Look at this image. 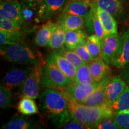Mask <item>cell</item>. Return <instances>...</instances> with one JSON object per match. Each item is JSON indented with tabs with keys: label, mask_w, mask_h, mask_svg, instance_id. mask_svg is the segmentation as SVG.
Instances as JSON below:
<instances>
[{
	"label": "cell",
	"mask_w": 129,
	"mask_h": 129,
	"mask_svg": "<svg viewBox=\"0 0 129 129\" xmlns=\"http://www.w3.org/2000/svg\"><path fill=\"white\" fill-rule=\"evenodd\" d=\"M47 58L56 64L68 78L74 81L77 68L73 64L56 51L50 53Z\"/></svg>",
	"instance_id": "obj_16"
},
{
	"label": "cell",
	"mask_w": 129,
	"mask_h": 129,
	"mask_svg": "<svg viewBox=\"0 0 129 129\" xmlns=\"http://www.w3.org/2000/svg\"><path fill=\"white\" fill-rule=\"evenodd\" d=\"M94 7L96 9V13L99 17V20L102 25L103 28H104L105 36L111 34H118L117 23L115 17L101 8L96 7V6H94Z\"/></svg>",
	"instance_id": "obj_18"
},
{
	"label": "cell",
	"mask_w": 129,
	"mask_h": 129,
	"mask_svg": "<svg viewBox=\"0 0 129 129\" xmlns=\"http://www.w3.org/2000/svg\"><path fill=\"white\" fill-rule=\"evenodd\" d=\"M68 101V109L72 120L83 124L87 128H94L102 119L115 115L112 109L106 105L90 106L77 101Z\"/></svg>",
	"instance_id": "obj_2"
},
{
	"label": "cell",
	"mask_w": 129,
	"mask_h": 129,
	"mask_svg": "<svg viewBox=\"0 0 129 129\" xmlns=\"http://www.w3.org/2000/svg\"><path fill=\"white\" fill-rule=\"evenodd\" d=\"M101 81L88 84H77L73 82L66 87L58 90H60L68 100L80 102L86 99L101 84Z\"/></svg>",
	"instance_id": "obj_8"
},
{
	"label": "cell",
	"mask_w": 129,
	"mask_h": 129,
	"mask_svg": "<svg viewBox=\"0 0 129 129\" xmlns=\"http://www.w3.org/2000/svg\"><path fill=\"white\" fill-rule=\"evenodd\" d=\"M114 118L120 128L129 129V111L128 110L116 113Z\"/></svg>",
	"instance_id": "obj_32"
},
{
	"label": "cell",
	"mask_w": 129,
	"mask_h": 129,
	"mask_svg": "<svg viewBox=\"0 0 129 129\" xmlns=\"http://www.w3.org/2000/svg\"><path fill=\"white\" fill-rule=\"evenodd\" d=\"M7 1H13V0H7Z\"/></svg>",
	"instance_id": "obj_40"
},
{
	"label": "cell",
	"mask_w": 129,
	"mask_h": 129,
	"mask_svg": "<svg viewBox=\"0 0 129 129\" xmlns=\"http://www.w3.org/2000/svg\"><path fill=\"white\" fill-rule=\"evenodd\" d=\"M0 19H7L13 20L12 16L10 15L9 13L1 7H0Z\"/></svg>",
	"instance_id": "obj_38"
},
{
	"label": "cell",
	"mask_w": 129,
	"mask_h": 129,
	"mask_svg": "<svg viewBox=\"0 0 129 129\" xmlns=\"http://www.w3.org/2000/svg\"><path fill=\"white\" fill-rule=\"evenodd\" d=\"M67 1H74V0H66Z\"/></svg>",
	"instance_id": "obj_39"
},
{
	"label": "cell",
	"mask_w": 129,
	"mask_h": 129,
	"mask_svg": "<svg viewBox=\"0 0 129 129\" xmlns=\"http://www.w3.org/2000/svg\"><path fill=\"white\" fill-rule=\"evenodd\" d=\"M111 79V77H109L101 81V84L86 99L80 102V103L90 106L106 105V86Z\"/></svg>",
	"instance_id": "obj_13"
},
{
	"label": "cell",
	"mask_w": 129,
	"mask_h": 129,
	"mask_svg": "<svg viewBox=\"0 0 129 129\" xmlns=\"http://www.w3.org/2000/svg\"><path fill=\"white\" fill-rule=\"evenodd\" d=\"M74 50L76 51L77 54L86 63H88L94 59L88 51L87 48L86 47L85 44L79 45L74 49Z\"/></svg>",
	"instance_id": "obj_34"
},
{
	"label": "cell",
	"mask_w": 129,
	"mask_h": 129,
	"mask_svg": "<svg viewBox=\"0 0 129 129\" xmlns=\"http://www.w3.org/2000/svg\"><path fill=\"white\" fill-rule=\"evenodd\" d=\"M32 67V64L21 63L12 67L5 74L1 84L11 90L16 87L20 86L31 71Z\"/></svg>",
	"instance_id": "obj_6"
},
{
	"label": "cell",
	"mask_w": 129,
	"mask_h": 129,
	"mask_svg": "<svg viewBox=\"0 0 129 129\" xmlns=\"http://www.w3.org/2000/svg\"><path fill=\"white\" fill-rule=\"evenodd\" d=\"M56 51L65 57L68 60H69L72 64H73L77 68L85 63L74 50H73L70 49L68 47H63L60 49L56 50Z\"/></svg>",
	"instance_id": "obj_28"
},
{
	"label": "cell",
	"mask_w": 129,
	"mask_h": 129,
	"mask_svg": "<svg viewBox=\"0 0 129 129\" xmlns=\"http://www.w3.org/2000/svg\"><path fill=\"white\" fill-rule=\"evenodd\" d=\"M68 101L59 90L48 88L39 96V106L42 113L51 123L62 128L71 118L68 109Z\"/></svg>",
	"instance_id": "obj_1"
},
{
	"label": "cell",
	"mask_w": 129,
	"mask_h": 129,
	"mask_svg": "<svg viewBox=\"0 0 129 129\" xmlns=\"http://www.w3.org/2000/svg\"><path fill=\"white\" fill-rule=\"evenodd\" d=\"M62 128L65 129H85L87 128V127L83 124L72 120V121L69 120L68 122H67Z\"/></svg>",
	"instance_id": "obj_35"
},
{
	"label": "cell",
	"mask_w": 129,
	"mask_h": 129,
	"mask_svg": "<svg viewBox=\"0 0 129 129\" xmlns=\"http://www.w3.org/2000/svg\"><path fill=\"white\" fill-rule=\"evenodd\" d=\"M85 17L71 14L61 13L57 24L64 31L81 29L84 26Z\"/></svg>",
	"instance_id": "obj_14"
},
{
	"label": "cell",
	"mask_w": 129,
	"mask_h": 129,
	"mask_svg": "<svg viewBox=\"0 0 129 129\" xmlns=\"http://www.w3.org/2000/svg\"><path fill=\"white\" fill-rule=\"evenodd\" d=\"M0 30L11 33H18L21 32V26L14 20L7 19H0Z\"/></svg>",
	"instance_id": "obj_31"
},
{
	"label": "cell",
	"mask_w": 129,
	"mask_h": 129,
	"mask_svg": "<svg viewBox=\"0 0 129 129\" xmlns=\"http://www.w3.org/2000/svg\"><path fill=\"white\" fill-rule=\"evenodd\" d=\"M88 64L91 76L96 82H101L109 77L111 69L102 57L94 59Z\"/></svg>",
	"instance_id": "obj_15"
},
{
	"label": "cell",
	"mask_w": 129,
	"mask_h": 129,
	"mask_svg": "<svg viewBox=\"0 0 129 129\" xmlns=\"http://www.w3.org/2000/svg\"><path fill=\"white\" fill-rule=\"evenodd\" d=\"M1 56L11 62L35 64L41 62L39 56L27 46L20 44L1 45Z\"/></svg>",
	"instance_id": "obj_3"
},
{
	"label": "cell",
	"mask_w": 129,
	"mask_h": 129,
	"mask_svg": "<svg viewBox=\"0 0 129 129\" xmlns=\"http://www.w3.org/2000/svg\"><path fill=\"white\" fill-rule=\"evenodd\" d=\"M74 82L77 84H84L96 83L91 76L88 63H85L77 68Z\"/></svg>",
	"instance_id": "obj_26"
},
{
	"label": "cell",
	"mask_w": 129,
	"mask_h": 129,
	"mask_svg": "<svg viewBox=\"0 0 129 129\" xmlns=\"http://www.w3.org/2000/svg\"><path fill=\"white\" fill-rule=\"evenodd\" d=\"M0 7H3L9 13L16 23L20 26L22 25L23 23L22 8L18 1H14V0L1 1Z\"/></svg>",
	"instance_id": "obj_21"
},
{
	"label": "cell",
	"mask_w": 129,
	"mask_h": 129,
	"mask_svg": "<svg viewBox=\"0 0 129 129\" xmlns=\"http://www.w3.org/2000/svg\"><path fill=\"white\" fill-rule=\"evenodd\" d=\"M39 124L35 120L23 115L13 117L7 123L2 126L4 129H34L40 128Z\"/></svg>",
	"instance_id": "obj_17"
},
{
	"label": "cell",
	"mask_w": 129,
	"mask_h": 129,
	"mask_svg": "<svg viewBox=\"0 0 129 129\" xmlns=\"http://www.w3.org/2000/svg\"><path fill=\"white\" fill-rule=\"evenodd\" d=\"M122 46V38L118 34L106 35L102 41V58L111 64L120 55Z\"/></svg>",
	"instance_id": "obj_7"
},
{
	"label": "cell",
	"mask_w": 129,
	"mask_h": 129,
	"mask_svg": "<svg viewBox=\"0 0 129 129\" xmlns=\"http://www.w3.org/2000/svg\"><path fill=\"white\" fill-rule=\"evenodd\" d=\"M96 7L106 11L116 19L120 20L125 14V8L122 0H91Z\"/></svg>",
	"instance_id": "obj_9"
},
{
	"label": "cell",
	"mask_w": 129,
	"mask_h": 129,
	"mask_svg": "<svg viewBox=\"0 0 129 129\" xmlns=\"http://www.w3.org/2000/svg\"><path fill=\"white\" fill-rule=\"evenodd\" d=\"M43 67L44 65L42 62L34 64L31 71L20 85L19 91L20 97H28L33 99L38 98Z\"/></svg>",
	"instance_id": "obj_5"
},
{
	"label": "cell",
	"mask_w": 129,
	"mask_h": 129,
	"mask_svg": "<svg viewBox=\"0 0 129 129\" xmlns=\"http://www.w3.org/2000/svg\"><path fill=\"white\" fill-rule=\"evenodd\" d=\"M126 84L120 76L112 78L106 86V105L109 106L120 97L124 90Z\"/></svg>",
	"instance_id": "obj_11"
},
{
	"label": "cell",
	"mask_w": 129,
	"mask_h": 129,
	"mask_svg": "<svg viewBox=\"0 0 129 129\" xmlns=\"http://www.w3.org/2000/svg\"><path fill=\"white\" fill-rule=\"evenodd\" d=\"M56 64L49 59H47L43 68L41 84L46 88L60 89L73 83Z\"/></svg>",
	"instance_id": "obj_4"
},
{
	"label": "cell",
	"mask_w": 129,
	"mask_h": 129,
	"mask_svg": "<svg viewBox=\"0 0 129 129\" xmlns=\"http://www.w3.org/2000/svg\"><path fill=\"white\" fill-rule=\"evenodd\" d=\"M93 7L91 0H74L69 1L61 12L86 17Z\"/></svg>",
	"instance_id": "obj_12"
},
{
	"label": "cell",
	"mask_w": 129,
	"mask_h": 129,
	"mask_svg": "<svg viewBox=\"0 0 129 129\" xmlns=\"http://www.w3.org/2000/svg\"><path fill=\"white\" fill-rule=\"evenodd\" d=\"M122 46L120 55L111 64L114 67L122 68L129 63V28L126 29L122 34Z\"/></svg>",
	"instance_id": "obj_22"
},
{
	"label": "cell",
	"mask_w": 129,
	"mask_h": 129,
	"mask_svg": "<svg viewBox=\"0 0 129 129\" xmlns=\"http://www.w3.org/2000/svg\"><path fill=\"white\" fill-rule=\"evenodd\" d=\"M64 40L65 31L57 23V26L53 30L47 47L53 50L60 49L63 47Z\"/></svg>",
	"instance_id": "obj_23"
},
{
	"label": "cell",
	"mask_w": 129,
	"mask_h": 129,
	"mask_svg": "<svg viewBox=\"0 0 129 129\" xmlns=\"http://www.w3.org/2000/svg\"><path fill=\"white\" fill-rule=\"evenodd\" d=\"M17 109L21 114L25 115H32L38 113L35 102L28 97L22 98L17 105Z\"/></svg>",
	"instance_id": "obj_25"
},
{
	"label": "cell",
	"mask_w": 129,
	"mask_h": 129,
	"mask_svg": "<svg viewBox=\"0 0 129 129\" xmlns=\"http://www.w3.org/2000/svg\"><path fill=\"white\" fill-rule=\"evenodd\" d=\"M122 68H123L121 72L120 77L124 81L126 85L129 87V63Z\"/></svg>",
	"instance_id": "obj_37"
},
{
	"label": "cell",
	"mask_w": 129,
	"mask_h": 129,
	"mask_svg": "<svg viewBox=\"0 0 129 129\" xmlns=\"http://www.w3.org/2000/svg\"><path fill=\"white\" fill-rule=\"evenodd\" d=\"M85 45L93 59L101 57L102 41L96 34H93L88 36Z\"/></svg>",
	"instance_id": "obj_27"
},
{
	"label": "cell",
	"mask_w": 129,
	"mask_h": 129,
	"mask_svg": "<svg viewBox=\"0 0 129 129\" xmlns=\"http://www.w3.org/2000/svg\"><path fill=\"white\" fill-rule=\"evenodd\" d=\"M109 107L114 114L122 111L129 110V87L126 85L124 90L118 99Z\"/></svg>",
	"instance_id": "obj_24"
},
{
	"label": "cell",
	"mask_w": 129,
	"mask_h": 129,
	"mask_svg": "<svg viewBox=\"0 0 129 129\" xmlns=\"http://www.w3.org/2000/svg\"><path fill=\"white\" fill-rule=\"evenodd\" d=\"M128 111H129V110H128Z\"/></svg>",
	"instance_id": "obj_41"
},
{
	"label": "cell",
	"mask_w": 129,
	"mask_h": 129,
	"mask_svg": "<svg viewBox=\"0 0 129 129\" xmlns=\"http://www.w3.org/2000/svg\"><path fill=\"white\" fill-rule=\"evenodd\" d=\"M66 0H44L40 6L38 16L41 20L50 18L62 12Z\"/></svg>",
	"instance_id": "obj_10"
},
{
	"label": "cell",
	"mask_w": 129,
	"mask_h": 129,
	"mask_svg": "<svg viewBox=\"0 0 129 129\" xmlns=\"http://www.w3.org/2000/svg\"><path fill=\"white\" fill-rule=\"evenodd\" d=\"M12 97V90L1 84L0 86V106L1 108L4 110L9 108Z\"/></svg>",
	"instance_id": "obj_30"
},
{
	"label": "cell",
	"mask_w": 129,
	"mask_h": 129,
	"mask_svg": "<svg viewBox=\"0 0 129 129\" xmlns=\"http://www.w3.org/2000/svg\"><path fill=\"white\" fill-rule=\"evenodd\" d=\"M87 39L86 34L82 29L65 31L64 44L70 49L74 50L79 45L85 44Z\"/></svg>",
	"instance_id": "obj_20"
},
{
	"label": "cell",
	"mask_w": 129,
	"mask_h": 129,
	"mask_svg": "<svg viewBox=\"0 0 129 129\" xmlns=\"http://www.w3.org/2000/svg\"><path fill=\"white\" fill-rule=\"evenodd\" d=\"M23 40L22 32L11 33L0 30V44L13 45L20 44Z\"/></svg>",
	"instance_id": "obj_29"
},
{
	"label": "cell",
	"mask_w": 129,
	"mask_h": 129,
	"mask_svg": "<svg viewBox=\"0 0 129 129\" xmlns=\"http://www.w3.org/2000/svg\"><path fill=\"white\" fill-rule=\"evenodd\" d=\"M113 117L105 118L99 121L94 128L98 129H118L120 128Z\"/></svg>",
	"instance_id": "obj_33"
},
{
	"label": "cell",
	"mask_w": 129,
	"mask_h": 129,
	"mask_svg": "<svg viewBox=\"0 0 129 129\" xmlns=\"http://www.w3.org/2000/svg\"><path fill=\"white\" fill-rule=\"evenodd\" d=\"M44 0H22V5L34 10L39 9Z\"/></svg>",
	"instance_id": "obj_36"
},
{
	"label": "cell",
	"mask_w": 129,
	"mask_h": 129,
	"mask_svg": "<svg viewBox=\"0 0 129 129\" xmlns=\"http://www.w3.org/2000/svg\"><path fill=\"white\" fill-rule=\"evenodd\" d=\"M56 26L57 23H53L51 21H48L42 25L35 35V44L41 47L47 46L53 30Z\"/></svg>",
	"instance_id": "obj_19"
}]
</instances>
